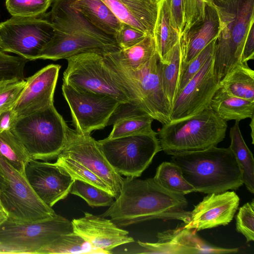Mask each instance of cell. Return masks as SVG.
<instances>
[{
	"instance_id": "1",
	"label": "cell",
	"mask_w": 254,
	"mask_h": 254,
	"mask_svg": "<svg viewBox=\"0 0 254 254\" xmlns=\"http://www.w3.org/2000/svg\"><path fill=\"white\" fill-rule=\"evenodd\" d=\"M183 195L167 190L153 178H124L119 195L101 216L110 217L119 227L152 219H176L186 223L190 211Z\"/></svg>"
},
{
	"instance_id": "2",
	"label": "cell",
	"mask_w": 254,
	"mask_h": 254,
	"mask_svg": "<svg viewBox=\"0 0 254 254\" xmlns=\"http://www.w3.org/2000/svg\"><path fill=\"white\" fill-rule=\"evenodd\" d=\"M73 1H52L49 16L54 34L37 59L57 61L85 53L105 55L121 50L114 37L91 23L74 6Z\"/></svg>"
},
{
	"instance_id": "3",
	"label": "cell",
	"mask_w": 254,
	"mask_h": 254,
	"mask_svg": "<svg viewBox=\"0 0 254 254\" xmlns=\"http://www.w3.org/2000/svg\"><path fill=\"white\" fill-rule=\"evenodd\" d=\"M171 162L180 168L185 179L197 192L221 193L236 190L243 185L239 166L229 147L174 154Z\"/></svg>"
},
{
	"instance_id": "4",
	"label": "cell",
	"mask_w": 254,
	"mask_h": 254,
	"mask_svg": "<svg viewBox=\"0 0 254 254\" xmlns=\"http://www.w3.org/2000/svg\"><path fill=\"white\" fill-rule=\"evenodd\" d=\"M217 11L219 32L213 54V68L219 83L242 63L244 43L254 24V0H211Z\"/></svg>"
},
{
	"instance_id": "5",
	"label": "cell",
	"mask_w": 254,
	"mask_h": 254,
	"mask_svg": "<svg viewBox=\"0 0 254 254\" xmlns=\"http://www.w3.org/2000/svg\"><path fill=\"white\" fill-rule=\"evenodd\" d=\"M227 121L210 107L194 115L162 125L157 132L161 150L168 155L204 150L224 139Z\"/></svg>"
},
{
	"instance_id": "6",
	"label": "cell",
	"mask_w": 254,
	"mask_h": 254,
	"mask_svg": "<svg viewBox=\"0 0 254 254\" xmlns=\"http://www.w3.org/2000/svg\"><path fill=\"white\" fill-rule=\"evenodd\" d=\"M68 126L54 105L16 118L10 130L31 159H57L65 145Z\"/></svg>"
},
{
	"instance_id": "7",
	"label": "cell",
	"mask_w": 254,
	"mask_h": 254,
	"mask_svg": "<svg viewBox=\"0 0 254 254\" xmlns=\"http://www.w3.org/2000/svg\"><path fill=\"white\" fill-rule=\"evenodd\" d=\"M66 60L63 83L79 90L110 96L120 103L133 102L139 107L131 87L108 64L103 55L85 53Z\"/></svg>"
},
{
	"instance_id": "8",
	"label": "cell",
	"mask_w": 254,
	"mask_h": 254,
	"mask_svg": "<svg viewBox=\"0 0 254 254\" xmlns=\"http://www.w3.org/2000/svg\"><path fill=\"white\" fill-rule=\"evenodd\" d=\"M71 232V222L58 214L36 222L7 219L0 225V254H37L61 235Z\"/></svg>"
},
{
	"instance_id": "9",
	"label": "cell",
	"mask_w": 254,
	"mask_h": 254,
	"mask_svg": "<svg viewBox=\"0 0 254 254\" xmlns=\"http://www.w3.org/2000/svg\"><path fill=\"white\" fill-rule=\"evenodd\" d=\"M97 141L113 169L121 175L131 178L141 176L161 150L157 132L106 138Z\"/></svg>"
},
{
	"instance_id": "10",
	"label": "cell",
	"mask_w": 254,
	"mask_h": 254,
	"mask_svg": "<svg viewBox=\"0 0 254 254\" xmlns=\"http://www.w3.org/2000/svg\"><path fill=\"white\" fill-rule=\"evenodd\" d=\"M0 168L7 184L6 188L0 192V199L8 219L36 222L52 219L57 215L52 207L38 197L25 175L14 169L0 153Z\"/></svg>"
},
{
	"instance_id": "11",
	"label": "cell",
	"mask_w": 254,
	"mask_h": 254,
	"mask_svg": "<svg viewBox=\"0 0 254 254\" xmlns=\"http://www.w3.org/2000/svg\"><path fill=\"white\" fill-rule=\"evenodd\" d=\"M54 34L49 15L47 18L12 16L0 23V50L28 61L35 60Z\"/></svg>"
},
{
	"instance_id": "12",
	"label": "cell",
	"mask_w": 254,
	"mask_h": 254,
	"mask_svg": "<svg viewBox=\"0 0 254 254\" xmlns=\"http://www.w3.org/2000/svg\"><path fill=\"white\" fill-rule=\"evenodd\" d=\"M63 95L71 112L72 125L80 134L104 128L121 103L110 96L62 85Z\"/></svg>"
},
{
	"instance_id": "13",
	"label": "cell",
	"mask_w": 254,
	"mask_h": 254,
	"mask_svg": "<svg viewBox=\"0 0 254 254\" xmlns=\"http://www.w3.org/2000/svg\"><path fill=\"white\" fill-rule=\"evenodd\" d=\"M60 154L78 161L99 177L108 185L115 199L119 195L124 178L111 166L98 141L90 133L80 134L68 127Z\"/></svg>"
},
{
	"instance_id": "14",
	"label": "cell",
	"mask_w": 254,
	"mask_h": 254,
	"mask_svg": "<svg viewBox=\"0 0 254 254\" xmlns=\"http://www.w3.org/2000/svg\"><path fill=\"white\" fill-rule=\"evenodd\" d=\"M119 66L134 84L141 109L162 125L171 122V109L162 87L157 53L137 71H128Z\"/></svg>"
},
{
	"instance_id": "15",
	"label": "cell",
	"mask_w": 254,
	"mask_h": 254,
	"mask_svg": "<svg viewBox=\"0 0 254 254\" xmlns=\"http://www.w3.org/2000/svg\"><path fill=\"white\" fill-rule=\"evenodd\" d=\"M213 64L212 56L177 94L170 113L171 121L188 118L210 107L211 100L220 87Z\"/></svg>"
},
{
	"instance_id": "16",
	"label": "cell",
	"mask_w": 254,
	"mask_h": 254,
	"mask_svg": "<svg viewBox=\"0 0 254 254\" xmlns=\"http://www.w3.org/2000/svg\"><path fill=\"white\" fill-rule=\"evenodd\" d=\"M194 229H187L183 224L175 229L158 233L156 243L137 241L133 254H229L236 253L237 248L226 249L208 244L200 239Z\"/></svg>"
},
{
	"instance_id": "17",
	"label": "cell",
	"mask_w": 254,
	"mask_h": 254,
	"mask_svg": "<svg viewBox=\"0 0 254 254\" xmlns=\"http://www.w3.org/2000/svg\"><path fill=\"white\" fill-rule=\"evenodd\" d=\"M25 175L38 197L51 207L66 198L74 181L55 163L33 159L26 164Z\"/></svg>"
},
{
	"instance_id": "18",
	"label": "cell",
	"mask_w": 254,
	"mask_h": 254,
	"mask_svg": "<svg viewBox=\"0 0 254 254\" xmlns=\"http://www.w3.org/2000/svg\"><path fill=\"white\" fill-rule=\"evenodd\" d=\"M239 202L234 191L208 194L190 211L189 221L183 225L196 231L225 226L233 220Z\"/></svg>"
},
{
	"instance_id": "19",
	"label": "cell",
	"mask_w": 254,
	"mask_h": 254,
	"mask_svg": "<svg viewBox=\"0 0 254 254\" xmlns=\"http://www.w3.org/2000/svg\"><path fill=\"white\" fill-rule=\"evenodd\" d=\"M49 64L26 80L25 85L12 109L17 117L54 105V92L61 68Z\"/></svg>"
},
{
	"instance_id": "20",
	"label": "cell",
	"mask_w": 254,
	"mask_h": 254,
	"mask_svg": "<svg viewBox=\"0 0 254 254\" xmlns=\"http://www.w3.org/2000/svg\"><path fill=\"white\" fill-rule=\"evenodd\" d=\"M84 214L71 221L73 232L94 247L109 254L118 246L134 242L128 231L119 228L111 219L87 212Z\"/></svg>"
},
{
	"instance_id": "21",
	"label": "cell",
	"mask_w": 254,
	"mask_h": 254,
	"mask_svg": "<svg viewBox=\"0 0 254 254\" xmlns=\"http://www.w3.org/2000/svg\"><path fill=\"white\" fill-rule=\"evenodd\" d=\"M219 32V21L216 10L210 2H205L203 15L189 27L184 28L179 38L180 67L194 59Z\"/></svg>"
},
{
	"instance_id": "22",
	"label": "cell",
	"mask_w": 254,
	"mask_h": 254,
	"mask_svg": "<svg viewBox=\"0 0 254 254\" xmlns=\"http://www.w3.org/2000/svg\"><path fill=\"white\" fill-rule=\"evenodd\" d=\"M102 0L122 22L153 36L158 0Z\"/></svg>"
},
{
	"instance_id": "23",
	"label": "cell",
	"mask_w": 254,
	"mask_h": 254,
	"mask_svg": "<svg viewBox=\"0 0 254 254\" xmlns=\"http://www.w3.org/2000/svg\"><path fill=\"white\" fill-rule=\"evenodd\" d=\"M153 121V118L135 103H121L107 123V126L113 125V127L107 138L155 133L152 128Z\"/></svg>"
},
{
	"instance_id": "24",
	"label": "cell",
	"mask_w": 254,
	"mask_h": 254,
	"mask_svg": "<svg viewBox=\"0 0 254 254\" xmlns=\"http://www.w3.org/2000/svg\"><path fill=\"white\" fill-rule=\"evenodd\" d=\"M153 37L160 62L167 64L170 53L180 38L173 24L170 0H158Z\"/></svg>"
},
{
	"instance_id": "25",
	"label": "cell",
	"mask_w": 254,
	"mask_h": 254,
	"mask_svg": "<svg viewBox=\"0 0 254 254\" xmlns=\"http://www.w3.org/2000/svg\"><path fill=\"white\" fill-rule=\"evenodd\" d=\"M74 6L97 28L114 36L122 22L102 0H74Z\"/></svg>"
},
{
	"instance_id": "26",
	"label": "cell",
	"mask_w": 254,
	"mask_h": 254,
	"mask_svg": "<svg viewBox=\"0 0 254 254\" xmlns=\"http://www.w3.org/2000/svg\"><path fill=\"white\" fill-rule=\"evenodd\" d=\"M210 108L225 121H240L254 116V102L233 96L219 87L212 97Z\"/></svg>"
},
{
	"instance_id": "27",
	"label": "cell",
	"mask_w": 254,
	"mask_h": 254,
	"mask_svg": "<svg viewBox=\"0 0 254 254\" xmlns=\"http://www.w3.org/2000/svg\"><path fill=\"white\" fill-rule=\"evenodd\" d=\"M156 53L153 36L147 35L132 47L105 55L125 70L135 71L140 69Z\"/></svg>"
},
{
	"instance_id": "28",
	"label": "cell",
	"mask_w": 254,
	"mask_h": 254,
	"mask_svg": "<svg viewBox=\"0 0 254 254\" xmlns=\"http://www.w3.org/2000/svg\"><path fill=\"white\" fill-rule=\"evenodd\" d=\"M236 121L229 131L231 144L229 148L233 153L240 169L243 184L248 190L254 193V159L247 145L239 127Z\"/></svg>"
},
{
	"instance_id": "29",
	"label": "cell",
	"mask_w": 254,
	"mask_h": 254,
	"mask_svg": "<svg viewBox=\"0 0 254 254\" xmlns=\"http://www.w3.org/2000/svg\"><path fill=\"white\" fill-rule=\"evenodd\" d=\"M227 94L254 102V71L247 63L236 66L220 82Z\"/></svg>"
},
{
	"instance_id": "30",
	"label": "cell",
	"mask_w": 254,
	"mask_h": 254,
	"mask_svg": "<svg viewBox=\"0 0 254 254\" xmlns=\"http://www.w3.org/2000/svg\"><path fill=\"white\" fill-rule=\"evenodd\" d=\"M181 63L179 40L171 50L167 64L160 62L162 87L171 111L177 94Z\"/></svg>"
},
{
	"instance_id": "31",
	"label": "cell",
	"mask_w": 254,
	"mask_h": 254,
	"mask_svg": "<svg viewBox=\"0 0 254 254\" xmlns=\"http://www.w3.org/2000/svg\"><path fill=\"white\" fill-rule=\"evenodd\" d=\"M107 253L92 246L78 234L73 232L61 235L52 243L40 249L37 254Z\"/></svg>"
},
{
	"instance_id": "32",
	"label": "cell",
	"mask_w": 254,
	"mask_h": 254,
	"mask_svg": "<svg viewBox=\"0 0 254 254\" xmlns=\"http://www.w3.org/2000/svg\"><path fill=\"white\" fill-rule=\"evenodd\" d=\"M153 178L160 187L173 193L184 195L195 191L184 178L180 168L171 161L162 163Z\"/></svg>"
},
{
	"instance_id": "33",
	"label": "cell",
	"mask_w": 254,
	"mask_h": 254,
	"mask_svg": "<svg viewBox=\"0 0 254 254\" xmlns=\"http://www.w3.org/2000/svg\"><path fill=\"white\" fill-rule=\"evenodd\" d=\"M0 153L14 169L25 174L26 165L31 159L10 130L0 132Z\"/></svg>"
},
{
	"instance_id": "34",
	"label": "cell",
	"mask_w": 254,
	"mask_h": 254,
	"mask_svg": "<svg viewBox=\"0 0 254 254\" xmlns=\"http://www.w3.org/2000/svg\"><path fill=\"white\" fill-rule=\"evenodd\" d=\"M55 163L67 173L74 180L89 183L112 195L110 188L103 181L78 161L59 154Z\"/></svg>"
},
{
	"instance_id": "35",
	"label": "cell",
	"mask_w": 254,
	"mask_h": 254,
	"mask_svg": "<svg viewBox=\"0 0 254 254\" xmlns=\"http://www.w3.org/2000/svg\"><path fill=\"white\" fill-rule=\"evenodd\" d=\"M70 193L79 196L91 207L110 206L115 200L110 193L78 180H74Z\"/></svg>"
},
{
	"instance_id": "36",
	"label": "cell",
	"mask_w": 254,
	"mask_h": 254,
	"mask_svg": "<svg viewBox=\"0 0 254 254\" xmlns=\"http://www.w3.org/2000/svg\"><path fill=\"white\" fill-rule=\"evenodd\" d=\"M52 0H6L5 5L12 16L37 17L43 15Z\"/></svg>"
},
{
	"instance_id": "37",
	"label": "cell",
	"mask_w": 254,
	"mask_h": 254,
	"mask_svg": "<svg viewBox=\"0 0 254 254\" xmlns=\"http://www.w3.org/2000/svg\"><path fill=\"white\" fill-rule=\"evenodd\" d=\"M217 38L189 63L180 67L177 94L196 74L207 60L213 56Z\"/></svg>"
},
{
	"instance_id": "38",
	"label": "cell",
	"mask_w": 254,
	"mask_h": 254,
	"mask_svg": "<svg viewBox=\"0 0 254 254\" xmlns=\"http://www.w3.org/2000/svg\"><path fill=\"white\" fill-rule=\"evenodd\" d=\"M27 62L24 58L10 56L0 50V82L24 79V67Z\"/></svg>"
},
{
	"instance_id": "39",
	"label": "cell",
	"mask_w": 254,
	"mask_h": 254,
	"mask_svg": "<svg viewBox=\"0 0 254 254\" xmlns=\"http://www.w3.org/2000/svg\"><path fill=\"white\" fill-rule=\"evenodd\" d=\"M25 84L24 79L0 82V113L13 108Z\"/></svg>"
},
{
	"instance_id": "40",
	"label": "cell",
	"mask_w": 254,
	"mask_h": 254,
	"mask_svg": "<svg viewBox=\"0 0 254 254\" xmlns=\"http://www.w3.org/2000/svg\"><path fill=\"white\" fill-rule=\"evenodd\" d=\"M237 232L242 233L247 242L254 241V199L241 207L236 217Z\"/></svg>"
},
{
	"instance_id": "41",
	"label": "cell",
	"mask_w": 254,
	"mask_h": 254,
	"mask_svg": "<svg viewBox=\"0 0 254 254\" xmlns=\"http://www.w3.org/2000/svg\"><path fill=\"white\" fill-rule=\"evenodd\" d=\"M147 35L125 23H122L120 29L113 37L121 49L132 47L143 40Z\"/></svg>"
},
{
	"instance_id": "42",
	"label": "cell",
	"mask_w": 254,
	"mask_h": 254,
	"mask_svg": "<svg viewBox=\"0 0 254 254\" xmlns=\"http://www.w3.org/2000/svg\"><path fill=\"white\" fill-rule=\"evenodd\" d=\"M210 1L211 0H185L184 28L189 27L201 17L204 13L205 2Z\"/></svg>"
},
{
	"instance_id": "43",
	"label": "cell",
	"mask_w": 254,
	"mask_h": 254,
	"mask_svg": "<svg viewBox=\"0 0 254 254\" xmlns=\"http://www.w3.org/2000/svg\"><path fill=\"white\" fill-rule=\"evenodd\" d=\"M185 0H170L173 24L180 35L185 26Z\"/></svg>"
},
{
	"instance_id": "44",
	"label": "cell",
	"mask_w": 254,
	"mask_h": 254,
	"mask_svg": "<svg viewBox=\"0 0 254 254\" xmlns=\"http://www.w3.org/2000/svg\"><path fill=\"white\" fill-rule=\"evenodd\" d=\"M254 59V24L250 28L246 37L242 52V62H247Z\"/></svg>"
},
{
	"instance_id": "45",
	"label": "cell",
	"mask_w": 254,
	"mask_h": 254,
	"mask_svg": "<svg viewBox=\"0 0 254 254\" xmlns=\"http://www.w3.org/2000/svg\"><path fill=\"white\" fill-rule=\"evenodd\" d=\"M16 115L12 108L0 113V132L10 130L16 119Z\"/></svg>"
},
{
	"instance_id": "46",
	"label": "cell",
	"mask_w": 254,
	"mask_h": 254,
	"mask_svg": "<svg viewBox=\"0 0 254 254\" xmlns=\"http://www.w3.org/2000/svg\"><path fill=\"white\" fill-rule=\"evenodd\" d=\"M7 187L6 182L4 175L0 168V192L4 190Z\"/></svg>"
},
{
	"instance_id": "47",
	"label": "cell",
	"mask_w": 254,
	"mask_h": 254,
	"mask_svg": "<svg viewBox=\"0 0 254 254\" xmlns=\"http://www.w3.org/2000/svg\"><path fill=\"white\" fill-rule=\"evenodd\" d=\"M8 219L7 213L3 210H0V225Z\"/></svg>"
},
{
	"instance_id": "48",
	"label": "cell",
	"mask_w": 254,
	"mask_h": 254,
	"mask_svg": "<svg viewBox=\"0 0 254 254\" xmlns=\"http://www.w3.org/2000/svg\"><path fill=\"white\" fill-rule=\"evenodd\" d=\"M254 116L251 118V122L250 124V127L251 128V136L252 139V144H254Z\"/></svg>"
},
{
	"instance_id": "49",
	"label": "cell",
	"mask_w": 254,
	"mask_h": 254,
	"mask_svg": "<svg viewBox=\"0 0 254 254\" xmlns=\"http://www.w3.org/2000/svg\"><path fill=\"white\" fill-rule=\"evenodd\" d=\"M0 210L4 211V208H3V207L2 205L0 199Z\"/></svg>"
}]
</instances>
